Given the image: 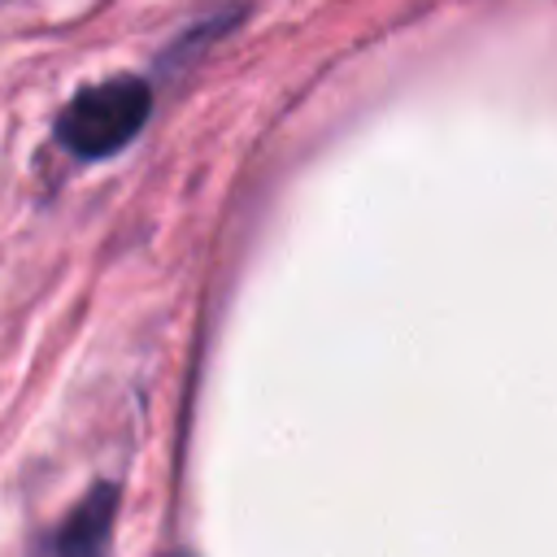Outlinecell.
<instances>
[{
    "label": "cell",
    "instance_id": "obj_1",
    "mask_svg": "<svg viewBox=\"0 0 557 557\" xmlns=\"http://www.w3.org/2000/svg\"><path fill=\"white\" fill-rule=\"evenodd\" d=\"M152 113V87L144 78H104L96 87H83L61 122H57V139L74 152V157H109L117 148H126L144 122Z\"/></svg>",
    "mask_w": 557,
    "mask_h": 557
},
{
    "label": "cell",
    "instance_id": "obj_2",
    "mask_svg": "<svg viewBox=\"0 0 557 557\" xmlns=\"http://www.w3.org/2000/svg\"><path fill=\"white\" fill-rule=\"evenodd\" d=\"M113 518H117V487L100 483L74 505V513L57 531L44 535L35 557H109Z\"/></svg>",
    "mask_w": 557,
    "mask_h": 557
}]
</instances>
